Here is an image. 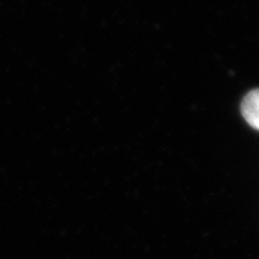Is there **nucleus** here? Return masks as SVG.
<instances>
[{
    "label": "nucleus",
    "instance_id": "obj_1",
    "mask_svg": "<svg viewBox=\"0 0 259 259\" xmlns=\"http://www.w3.org/2000/svg\"><path fill=\"white\" fill-rule=\"evenodd\" d=\"M241 113L246 122L259 131V89L252 90L244 97Z\"/></svg>",
    "mask_w": 259,
    "mask_h": 259
}]
</instances>
